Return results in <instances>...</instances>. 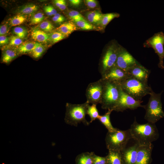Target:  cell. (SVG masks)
Masks as SVG:
<instances>
[{
	"instance_id": "1",
	"label": "cell",
	"mask_w": 164,
	"mask_h": 164,
	"mask_svg": "<svg viewBox=\"0 0 164 164\" xmlns=\"http://www.w3.org/2000/svg\"><path fill=\"white\" fill-rule=\"evenodd\" d=\"M132 138L139 146L147 145L156 140L159 134L155 124L148 122L140 124L135 118L129 129Z\"/></svg>"
},
{
	"instance_id": "2",
	"label": "cell",
	"mask_w": 164,
	"mask_h": 164,
	"mask_svg": "<svg viewBox=\"0 0 164 164\" xmlns=\"http://www.w3.org/2000/svg\"><path fill=\"white\" fill-rule=\"evenodd\" d=\"M122 91L136 100L150 94L152 91L148 83L130 76L120 83Z\"/></svg>"
},
{
	"instance_id": "3",
	"label": "cell",
	"mask_w": 164,
	"mask_h": 164,
	"mask_svg": "<svg viewBox=\"0 0 164 164\" xmlns=\"http://www.w3.org/2000/svg\"><path fill=\"white\" fill-rule=\"evenodd\" d=\"M89 104L87 101L80 104H74L67 103L64 121L69 125L77 127L81 122L88 125L90 122L86 119L87 110Z\"/></svg>"
},
{
	"instance_id": "4",
	"label": "cell",
	"mask_w": 164,
	"mask_h": 164,
	"mask_svg": "<svg viewBox=\"0 0 164 164\" xmlns=\"http://www.w3.org/2000/svg\"><path fill=\"white\" fill-rule=\"evenodd\" d=\"M103 80L104 89L101 103V108L105 110H112L119 99L121 88L119 83Z\"/></svg>"
},
{
	"instance_id": "5",
	"label": "cell",
	"mask_w": 164,
	"mask_h": 164,
	"mask_svg": "<svg viewBox=\"0 0 164 164\" xmlns=\"http://www.w3.org/2000/svg\"><path fill=\"white\" fill-rule=\"evenodd\" d=\"M132 138L129 129L122 130L117 128L112 132H108L105 139L108 151L121 152L124 149L130 140Z\"/></svg>"
},
{
	"instance_id": "6",
	"label": "cell",
	"mask_w": 164,
	"mask_h": 164,
	"mask_svg": "<svg viewBox=\"0 0 164 164\" xmlns=\"http://www.w3.org/2000/svg\"><path fill=\"white\" fill-rule=\"evenodd\" d=\"M161 93L156 94L153 91L150 94L147 104L145 105V114L144 118L148 122L155 124L160 119L164 117V112L162 108Z\"/></svg>"
},
{
	"instance_id": "7",
	"label": "cell",
	"mask_w": 164,
	"mask_h": 164,
	"mask_svg": "<svg viewBox=\"0 0 164 164\" xmlns=\"http://www.w3.org/2000/svg\"><path fill=\"white\" fill-rule=\"evenodd\" d=\"M121 46L113 42L107 47L101 60L99 72L101 76L115 65Z\"/></svg>"
},
{
	"instance_id": "8",
	"label": "cell",
	"mask_w": 164,
	"mask_h": 164,
	"mask_svg": "<svg viewBox=\"0 0 164 164\" xmlns=\"http://www.w3.org/2000/svg\"><path fill=\"white\" fill-rule=\"evenodd\" d=\"M164 34L162 32L155 33L152 36L146 40L143 44L145 47L152 48L158 56L159 62L158 67L164 69Z\"/></svg>"
},
{
	"instance_id": "9",
	"label": "cell",
	"mask_w": 164,
	"mask_h": 164,
	"mask_svg": "<svg viewBox=\"0 0 164 164\" xmlns=\"http://www.w3.org/2000/svg\"><path fill=\"white\" fill-rule=\"evenodd\" d=\"M104 85V81L101 78L96 81L90 83L86 91L87 101L92 104H101Z\"/></svg>"
},
{
	"instance_id": "10",
	"label": "cell",
	"mask_w": 164,
	"mask_h": 164,
	"mask_svg": "<svg viewBox=\"0 0 164 164\" xmlns=\"http://www.w3.org/2000/svg\"><path fill=\"white\" fill-rule=\"evenodd\" d=\"M142 102L141 100H136L121 89L119 99L112 110L117 112H123L127 109L134 110L139 107L144 108L145 105L141 104Z\"/></svg>"
},
{
	"instance_id": "11",
	"label": "cell",
	"mask_w": 164,
	"mask_h": 164,
	"mask_svg": "<svg viewBox=\"0 0 164 164\" xmlns=\"http://www.w3.org/2000/svg\"><path fill=\"white\" fill-rule=\"evenodd\" d=\"M138 63L126 49L121 46L115 66L127 72Z\"/></svg>"
},
{
	"instance_id": "12",
	"label": "cell",
	"mask_w": 164,
	"mask_h": 164,
	"mask_svg": "<svg viewBox=\"0 0 164 164\" xmlns=\"http://www.w3.org/2000/svg\"><path fill=\"white\" fill-rule=\"evenodd\" d=\"M130 76L126 72L115 65L101 76V78L120 83Z\"/></svg>"
},
{
	"instance_id": "13",
	"label": "cell",
	"mask_w": 164,
	"mask_h": 164,
	"mask_svg": "<svg viewBox=\"0 0 164 164\" xmlns=\"http://www.w3.org/2000/svg\"><path fill=\"white\" fill-rule=\"evenodd\" d=\"M152 144L147 145L139 146L137 154L135 164H151L152 159Z\"/></svg>"
},
{
	"instance_id": "14",
	"label": "cell",
	"mask_w": 164,
	"mask_h": 164,
	"mask_svg": "<svg viewBox=\"0 0 164 164\" xmlns=\"http://www.w3.org/2000/svg\"><path fill=\"white\" fill-rule=\"evenodd\" d=\"M127 72L130 76L148 83L150 71L138 62L130 68Z\"/></svg>"
},
{
	"instance_id": "15",
	"label": "cell",
	"mask_w": 164,
	"mask_h": 164,
	"mask_svg": "<svg viewBox=\"0 0 164 164\" xmlns=\"http://www.w3.org/2000/svg\"><path fill=\"white\" fill-rule=\"evenodd\" d=\"M139 145L136 142L121 151L124 164H135Z\"/></svg>"
},
{
	"instance_id": "16",
	"label": "cell",
	"mask_w": 164,
	"mask_h": 164,
	"mask_svg": "<svg viewBox=\"0 0 164 164\" xmlns=\"http://www.w3.org/2000/svg\"><path fill=\"white\" fill-rule=\"evenodd\" d=\"M107 164H124L121 152L108 151Z\"/></svg>"
},
{
	"instance_id": "17",
	"label": "cell",
	"mask_w": 164,
	"mask_h": 164,
	"mask_svg": "<svg viewBox=\"0 0 164 164\" xmlns=\"http://www.w3.org/2000/svg\"><path fill=\"white\" fill-rule=\"evenodd\" d=\"M94 153L87 152L80 154L76 157V164H93Z\"/></svg>"
},
{
	"instance_id": "18",
	"label": "cell",
	"mask_w": 164,
	"mask_h": 164,
	"mask_svg": "<svg viewBox=\"0 0 164 164\" xmlns=\"http://www.w3.org/2000/svg\"><path fill=\"white\" fill-rule=\"evenodd\" d=\"M113 110L109 109L103 115H100L98 119L108 129V132H112L115 131L116 128H114L111 122L110 115Z\"/></svg>"
},
{
	"instance_id": "19",
	"label": "cell",
	"mask_w": 164,
	"mask_h": 164,
	"mask_svg": "<svg viewBox=\"0 0 164 164\" xmlns=\"http://www.w3.org/2000/svg\"><path fill=\"white\" fill-rule=\"evenodd\" d=\"M103 14L97 10L87 12L86 15L87 19L92 24L98 25L101 24Z\"/></svg>"
},
{
	"instance_id": "20",
	"label": "cell",
	"mask_w": 164,
	"mask_h": 164,
	"mask_svg": "<svg viewBox=\"0 0 164 164\" xmlns=\"http://www.w3.org/2000/svg\"><path fill=\"white\" fill-rule=\"evenodd\" d=\"M58 32L66 36H68L77 30L74 24L70 22H66L61 24L57 29Z\"/></svg>"
},
{
	"instance_id": "21",
	"label": "cell",
	"mask_w": 164,
	"mask_h": 164,
	"mask_svg": "<svg viewBox=\"0 0 164 164\" xmlns=\"http://www.w3.org/2000/svg\"><path fill=\"white\" fill-rule=\"evenodd\" d=\"M32 38L39 42L47 41L49 39V36L43 30L38 29H33L31 33Z\"/></svg>"
},
{
	"instance_id": "22",
	"label": "cell",
	"mask_w": 164,
	"mask_h": 164,
	"mask_svg": "<svg viewBox=\"0 0 164 164\" xmlns=\"http://www.w3.org/2000/svg\"><path fill=\"white\" fill-rule=\"evenodd\" d=\"M18 53L11 49L6 50L3 53L1 61L3 63L9 64L16 58L18 55Z\"/></svg>"
},
{
	"instance_id": "23",
	"label": "cell",
	"mask_w": 164,
	"mask_h": 164,
	"mask_svg": "<svg viewBox=\"0 0 164 164\" xmlns=\"http://www.w3.org/2000/svg\"><path fill=\"white\" fill-rule=\"evenodd\" d=\"M40 44L38 43H27L22 44L18 48V53L19 54L30 53Z\"/></svg>"
},
{
	"instance_id": "24",
	"label": "cell",
	"mask_w": 164,
	"mask_h": 164,
	"mask_svg": "<svg viewBox=\"0 0 164 164\" xmlns=\"http://www.w3.org/2000/svg\"><path fill=\"white\" fill-rule=\"evenodd\" d=\"M120 15L117 13H110L103 14L100 25L104 28L113 19L119 17Z\"/></svg>"
},
{
	"instance_id": "25",
	"label": "cell",
	"mask_w": 164,
	"mask_h": 164,
	"mask_svg": "<svg viewBox=\"0 0 164 164\" xmlns=\"http://www.w3.org/2000/svg\"><path fill=\"white\" fill-rule=\"evenodd\" d=\"M96 105V104H93L91 106L89 105L88 107L87 114H88L90 117V123L92 122L97 119H98L100 115L97 108Z\"/></svg>"
},
{
	"instance_id": "26",
	"label": "cell",
	"mask_w": 164,
	"mask_h": 164,
	"mask_svg": "<svg viewBox=\"0 0 164 164\" xmlns=\"http://www.w3.org/2000/svg\"><path fill=\"white\" fill-rule=\"evenodd\" d=\"M38 6L35 4H29L22 7L19 11L22 14H29L33 13L38 9Z\"/></svg>"
},
{
	"instance_id": "27",
	"label": "cell",
	"mask_w": 164,
	"mask_h": 164,
	"mask_svg": "<svg viewBox=\"0 0 164 164\" xmlns=\"http://www.w3.org/2000/svg\"><path fill=\"white\" fill-rule=\"evenodd\" d=\"M26 18L22 14H18L13 17L10 20V23L12 26L21 25L26 20Z\"/></svg>"
},
{
	"instance_id": "28",
	"label": "cell",
	"mask_w": 164,
	"mask_h": 164,
	"mask_svg": "<svg viewBox=\"0 0 164 164\" xmlns=\"http://www.w3.org/2000/svg\"><path fill=\"white\" fill-rule=\"evenodd\" d=\"M44 48L40 44L30 53L31 56L35 59H38L41 57L44 52Z\"/></svg>"
},
{
	"instance_id": "29",
	"label": "cell",
	"mask_w": 164,
	"mask_h": 164,
	"mask_svg": "<svg viewBox=\"0 0 164 164\" xmlns=\"http://www.w3.org/2000/svg\"><path fill=\"white\" fill-rule=\"evenodd\" d=\"M75 23L79 28L83 30H91L95 28L92 24L86 20L80 21Z\"/></svg>"
},
{
	"instance_id": "30",
	"label": "cell",
	"mask_w": 164,
	"mask_h": 164,
	"mask_svg": "<svg viewBox=\"0 0 164 164\" xmlns=\"http://www.w3.org/2000/svg\"><path fill=\"white\" fill-rule=\"evenodd\" d=\"M70 18L75 22L80 21L86 20L83 16L78 11L72 10L68 13Z\"/></svg>"
},
{
	"instance_id": "31",
	"label": "cell",
	"mask_w": 164,
	"mask_h": 164,
	"mask_svg": "<svg viewBox=\"0 0 164 164\" xmlns=\"http://www.w3.org/2000/svg\"><path fill=\"white\" fill-rule=\"evenodd\" d=\"M44 14L42 12H39L33 15L30 19V24L34 25L38 24L44 19Z\"/></svg>"
},
{
	"instance_id": "32",
	"label": "cell",
	"mask_w": 164,
	"mask_h": 164,
	"mask_svg": "<svg viewBox=\"0 0 164 164\" xmlns=\"http://www.w3.org/2000/svg\"><path fill=\"white\" fill-rule=\"evenodd\" d=\"M13 32L16 36L21 39L24 38L27 33L26 29L25 28L20 26L15 27L13 29Z\"/></svg>"
},
{
	"instance_id": "33",
	"label": "cell",
	"mask_w": 164,
	"mask_h": 164,
	"mask_svg": "<svg viewBox=\"0 0 164 164\" xmlns=\"http://www.w3.org/2000/svg\"><path fill=\"white\" fill-rule=\"evenodd\" d=\"M39 27L41 30L44 32L50 31L54 28L52 23L47 21L42 22L39 25Z\"/></svg>"
},
{
	"instance_id": "34",
	"label": "cell",
	"mask_w": 164,
	"mask_h": 164,
	"mask_svg": "<svg viewBox=\"0 0 164 164\" xmlns=\"http://www.w3.org/2000/svg\"><path fill=\"white\" fill-rule=\"evenodd\" d=\"M65 36L62 33L56 32H53L51 36V39L54 43H57L65 38Z\"/></svg>"
},
{
	"instance_id": "35",
	"label": "cell",
	"mask_w": 164,
	"mask_h": 164,
	"mask_svg": "<svg viewBox=\"0 0 164 164\" xmlns=\"http://www.w3.org/2000/svg\"><path fill=\"white\" fill-rule=\"evenodd\" d=\"M106 156L101 157L95 154L94 153L93 156V164H107Z\"/></svg>"
},
{
	"instance_id": "36",
	"label": "cell",
	"mask_w": 164,
	"mask_h": 164,
	"mask_svg": "<svg viewBox=\"0 0 164 164\" xmlns=\"http://www.w3.org/2000/svg\"><path fill=\"white\" fill-rule=\"evenodd\" d=\"M43 9L46 15L48 16L54 15L57 13L56 10L53 6L50 5L44 6Z\"/></svg>"
},
{
	"instance_id": "37",
	"label": "cell",
	"mask_w": 164,
	"mask_h": 164,
	"mask_svg": "<svg viewBox=\"0 0 164 164\" xmlns=\"http://www.w3.org/2000/svg\"><path fill=\"white\" fill-rule=\"evenodd\" d=\"M22 42L21 39L16 36H13L10 38L9 44L10 46H18L21 44Z\"/></svg>"
},
{
	"instance_id": "38",
	"label": "cell",
	"mask_w": 164,
	"mask_h": 164,
	"mask_svg": "<svg viewBox=\"0 0 164 164\" xmlns=\"http://www.w3.org/2000/svg\"><path fill=\"white\" fill-rule=\"evenodd\" d=\"M55 5L61 10H65L67 7L66 2L64 0H55L54 1Z\"/></svg>"
},
{
	"instance_id": "39",
	"label": "cell",
	"mask_w": 164,
	"mask_h": 164,
	"mask_svg": "<svg viewBox=\"0 0 164 164\" xmlns=\"http://www.w3.org/2000/svg\"><path fill=\"white\" fill-rule=\"evenodd\" d=\"M53 22L57 23H60L63 22L65 20L64 17L61 14L57 13L52 18Z\"/></svg>"
},
{
	"instance_id": "40",
	"label": "cell",
	"mask_w": 164,
	"mask_h": 164,
	"mask_svg": "<svg viewBox=\"0 0 164 164\" xmlns=\"http://www.w3.org/2000/svg\"><path fill=\"white\" fill-rule=\"evenodd\" d=\"M84 2L86 5L90 8H94L98 5L97 1L95 0H86Z\"/></svg>"
},
{
	"instance_id": "41",
	"label": "cell",
	"mask_w": 164,
	"mask_h": 164,
	"mask_svg": "<svg viewBox=\"0 0 164 164\" xmlns=\"http://www.w3.org/2000/svg\"><path fill=\"white\" fill-rule=\"evenodd\" d=\"M8 31V28L6 25L4 24L0 26V36H3L6 34Z\"/></svg>"
},
{
	"instance_id": "42",
	"label": "cell",
	"mask_w": 164,
	"mask_h": 164,
	"mask_svg": "<svg viewBox=\"0 0 164 164\" xmlns=\"http://www.w3.org/2000/svg\"><path fill=\"white\" fill-rule=\"evenodd\" d=\"M9 43V39L8 37L4 36H0V44L2 45Z\"/></svg>"
},
{
	"instance_id": "43",
	"label": "cell",
	"mask_w": 164,
	"mask_h": 164,
	"mask_svg": "<svg viewBox=\"0 0 164 164\" xmlns=\"http://www.w3.org/2000/svg\"><path fill=\"white\" fill-rule=\"evenodd\" d=\"M69 1L71 5L75 6L79 5L81 2L80 0H70Z\"/></svg>"
}]
</instances>
